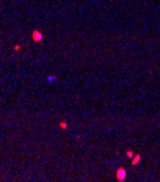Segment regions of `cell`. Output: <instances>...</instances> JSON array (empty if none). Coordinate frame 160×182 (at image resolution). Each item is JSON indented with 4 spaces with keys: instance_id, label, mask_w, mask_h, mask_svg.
I'll return each mask as SVG.
<instances>
[{
    "instance_id": "1",
    "label": "cell",
    "mask_w": 160,
    "mask_h": 182,
    "mask_svg": "<svg viewBox=\"0 0 160 182\" xmlns=\"http://www.w3.org/2000/svg\"><path fill=\"white\" fill-rule=\"evenodd\" d=\"M126 176H127V172H126L124 168H118V169H117V172H115V178H117V181H120V182L126 181Z\"/></svg>"
},
{
    "instance_id": "2",
    "label": "cell",
    "mask_w": 160,
    "mask_h": 182,
    "mask_svg": "<svg viewBox=\"0 0 160 182\" xmlns=\"http://www.w3.org/2000/svg\"><path fill=\"white\" fill-rule=\"evenodd\" d=\"M42 38H43V36H42V33H40L39 30H35V32H33V41L40 42V41H42Z\"/></svg>"
},
{
    "instance_id": "3",
    "label": "cell",
    "mask_w": 160,
    "mask_h": 182,
    "mask_svg": "<svg viewBox=\"0 0 160 182\" xmlns=\"http://www.w3.org/2000/svg\"><path fill=\"white\" fill-rule=\"evenodd\" d=\"M140 159H141V156H140V155H136V156L133 158V165H137L138 162H140Z\"/></svg>"
},
{
    "instance_id": "4",
    "label": "cell",
    "mask_w": 160,
    "mask_h": 182,
    "mask_svg": "<svg viewBox=\"0 0 160 182\" xmlns=\"http://www.w3.org/2000/svg\"><path fill=\"white\" fill-rule=\"evenodd\" d=\"M46 80H48L49 82H52V81H55V80H56V77H55V75H51V77H48Z\"/></svg>"
},
{
    "instance_id": "5",
    "label": "cell",
    "mask_w": 160,
    "mask_h": 182,
    "mask_svg": "<svg viewBox=\"0 0 160 182\" xmlns=\"http://www.w3.org/2000/svg\"><path fill=\"white\" fill-rule=\"evenodd\" d=\"M59 126H61V129H66V123H65V122H62Z\"/></svg>"
},
{
    "instance_id": "6",
    "label": "cell",
    "mask_w": 160,
    "mask_h": 182,
    "mask_svg": "<svg viewBox=\"0 0 160 182\" xmlns=\"http://www.w3.org/2000/svg\"><path fill=\"white\" fill-rule=\"evenodd\" d=\"M127 156H128V158H133V152H131V150H128V152H127Z\"/></svg>"
}]
</instances>
